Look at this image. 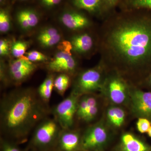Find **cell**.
I'll list each match as a JSON object with an SVG mask.
<instances>
[{
    "instance_id": "cell-17",
    "label": "cell",
    "mask_w": 151,
    "mask_h": 151,
    "mask_svg": "<svg viewBox=\"0 0 151 151\" xmlns=\"http://www.w3.org/2000/svg\"><path fill=\"white\" fill-rule=\"evenodd\" d=\"M36 39L42 47L50 48L58 45L62 41V35L56 28L48 26L39 31Z\"/></svg>"
},
{
    "instance_id": "cell-21",
    "label": "cell",
    "mask_w": 151,
    "mask_h": 151,
    "mask_svg": "<svg viewBox=\"0 0 151 151\" xmlns=\"http://www.w3.org/2000/svg\"><path fill=\"white\" fill-rule=\"evenodd\" d=\"M118 6L121 10L143 9L151 11V0H121Z\"/></svg>"
},
{
    "instance_id": "cell-32",
    "label": "cell",
    "mask_w": 151,
    "mask_h": 151,
    "mask_svg": "<svg viewBox=\"0 0 151 151\" xmlns=\"http://www.w3.org/2000/svg\"><path fill=\"white\" fill-rule=\"evenodd\" d=\"M11 2H12V0H0L1 7L12 4Z\"/></svg>"
},
{
    "instance_id": "cell-30",
    "label": "cell",
    "mask_w": 151,
    "mask_h": 151,
    "mask_svg": "<svg viewBox=\"0 0 151 151\" xmlns=\"http://www.w3.org/2000/svg\"><path fill=\"white\" fill-rule=\"evenodd\" d=\"M58 45L59 50L69 53H73L72 51V45L69 40H62Z\"/></svg>"
},
{
    "instance_id": "cell-15",
    "label": "cell",
    "mask_w": 151,
    "mask_h": 151,
    "mask_svg": "<svg viewBox=\"0 0 151 151\" xmlns=\"http://www.w3.org/2000/svg\"><path fill=\"white\" fill-rule=\"evenodd\" d=\"M81 135L78 129H62L55 151H81Z\"/></svg>"
},
{
    "instance_id": "cell-29",
    "label": "cell",
    "mask_w": 151,
    "mask_h": 151,
    "mask_svg": "<svg viewBox=\"0 0 151 151\" xmlns=\"http://www.w3.org/2000/svg\"><path fill=\"white\" fill-rule=\"evenodd\" d=\"M11 44L8 40L1 39L0 40V55L1 57L8 56L11 53Z\"/></svg>"
},
{
    "instance_id": "cell-4",
    "label": "cell",
    "mask_w": 151,
    "mask_h": 151,
    "mask_svg": "<svg viewBox=\"0 0 151 151\" xmlns=\"http://www.w3.org/2000/svg\"><path fill=\"white\" fill-rule=\"evenodd\" d=\"M107 72L100 62L94 67L81 69L73 78L70 92L79 97L84 94L100 93Z\"/></svg>"
},
{
    "instance_id": "cell-27",
    "label": "cell",
    "mask_w": 151,
    "mask_h": 151,
    "mask_svg": "<svg viewBox=\"0 0 151 151\" xmlns=\"http://www.w3.org/2000/svg\"><path fill=\"white\" fill-rule=\"evenodd\" d=\"M1 151H23L17 143L4 137L1 139Z\"/></svg>"
},
{
    "instance_id": "cell-6",
    "label": "cell",
    "mask_w": 151,
    "mask_h": 151,
    "mask_svg": "<svg viewBox=\"0 0 151 151\" xmlns=\"http://www.w3.org/2000/svg\"><path fill=\"white\" fill-rule=\"evenodd\" d=\"M113 132L102 118L88 125L82 132L81 151L104 150L110 143Z\"/></svg>"
},
{
    "instance_id": "cell-28",
    "label": "cell",
    "mask_w": 151,
    "mask_h": 151,
    "mask_svg": "<svg viewBox=\"0 0 151 151\" xmlns=\"http://www.w3.org/2000/svg\"><path fill=\"white\" fill-rule=\"evenodd\" d=\"M151 126V122L148 119L142 118L137 119L136 127L138 132L142 134L147 133Z\"/></svg>"
},
{
    "instance_id": "cell-20",
    "label": "cell",
    "mask_w": 151,
    "mask_h": 151,
    "mask_svg": "<svg viewBox=\"0 0 151 151\" xmlns=\"http://www.w3.org/2000/svg\"><path fill=\"white\" fill-rule=\"evenodd\" d=\"M73 78L66 73H59L55 76L54 90L59 95L63 96L69 86H71Z\"/></svg>"
},
{
    "instance_id": "cell-5",
    "label": "cell",
    "mask_w": 151,
    "mask_h": 151,
    "mask_svg": "<svg viewBox=\"0 0 151 151\" xmlns=\"http://www.w3.org/2000/svg\"><path fill=\"white\" fill-rule=\"evenodd\" d=\"M62 128L49 116L40 122L32 133L29 145L34 150L49 151L55 149Z\"/></svg>"
},
{
    "instance_id": "cell-16",
    "label": "cell",
    "mask_w": 151,
    "mask_h": 151,
    "mask_svg": "<svg viewBox=\"0 0 151 151\" xmlns=\"http://www.w3.org/2000/svg\"><path fill=\"white\" fill-rule=\"evenodd\" d=\"M116 150L117 151H151V146L135 134L124 132L120 137Z\"/></svg>"
},
{
    "instance_id": "cell-9",
    "label": "cell",
    "mask_w": 151,
    "mask_h": 151,
    "mask_svg": "<svg viewBox=\"0 0 151 151\" xmlns=\"http://www.w3.org/2000/svg\"><path fill=\"white\" fill-rule=\"evenodd\" d=\"M78 98L70 92L64 100L51 108L52 117L63 129L75 128Z\"/></svg>"
},
{
    "instance_id": "cell-11",
    "label": "cell",
    "mask_w": 151,
    "mask_h": 151,
    "mask_svg": "<svg viewBox=\"0 0 151 151\" xmlns=\"http://www.w3.org/2000/svg\"><path fill=\"white\" fill-rule=\"evenodd\" d=\"M79 59L74 53L59 50L47 63L46 68L50 73H66L73 79L81 70Z\"/></svg>"
},
{
    "instance_id": "cell-25",
    "label": "cell",
    "mask_w": 151,
    "mask_h": 151,
    "mask_svg": "<svg viewBox=\"0 0 151 151\" xmlns=\"http://www.w3.org/2000/svg\"><path fill=\"white\" fill-rule=\"evenodd\" d=\"M121 0H101L102 19L115 12Z\"/></svg>"
},
{
    "instance_id": "cell-14",
    "label": "cell",
    "mask_w": 151,
    "mask_h": 151,
    "mask_svg": "<svg viewBox=\"0 0 151 151\" xmlns=\"http://www.w3.org/2000/svg\"><path fill=\"white\" fill-rule=\"evenodd\" d=\"M106 104L103 117L105 123L113 132L124 128L127 123L128 109L125 107Z\"/></svg>"
},
{
    "instance_id": "cell-19",
    "label": "cell",
    "mask_w": 151,
    "mask_h": 151,
    "mask_svg": "<svg viewBox=\"0 0 151 151\" xmlns=\"http://www.w3.org/2000/svg\"><path fill=\"white\" fill-rule=\"evenodd\" d=\"M54 73H49L37 89L38 94L41 99L47 104L49 103L54 89V81L55 76Z\"/></svg>"
},
{
    "instance_id": "cell-1",
    "label": "cell",
    "mask_w": 151,
    "mask_h": 151,
    "mask_svg": "<svg viewBox=\"0 0 151 151\" xmlns=\"http://www.w3.org/2000/svg\"><path fill=\"white\" fill-rule=\"evenodd\" d=\"M120 10L99 27V62L140 87L151 71V11Z\"/></svg>"
},
{
    "instance_id": "cell-24",
    "label": "cell",
    "mask_w": 151,
    "mask_h": 151,
    "mask_svg": "<svg viewBox=\"0 0 151 151\" xmlns=\"http://www.w3.org/2000/svg\"><path fill=\"white\" fill-rule=\"evenodd\" d=\"M29 46V42L24 40H17L11 44V53L16 58L24 56Z\"/></svg>"
},
{
    "instance_id": "cell-23",
    "label": "cell",
    "mask_w": 151,
    "mask_h": 151,
    "mask_svg": "<svg viewBox=\"0 0 151 151\" xmlns=\"http://www.w3.org/2000/svg\"><path fill=\"white\" fill-rule=\"evenodd\" d=\"M12 4L2 7L0 9V32L6 34L11 30L12 27L11 9Z\"/></svg>"
},
{
    "instance_id": "cell-22",
    "label": "cell",
    "mask_w": 151,
    "mask_h": 151,
    "mask_svg": "<svg viewBox=\"0 0 151 151\" xmlns=\"http://www.w3.org/2000/svg\"><path fill=\"white\" fill-rule=\"evenodd\" d=\"M68 0H35L36 6L42 12H58L66 3Z\"/></svg>"
},
{
    "instance_id": "cell-13",
    "label": "cell",
    "mask_w": 151,
    "mask_h": 151,
    "mask_svg": "<svg viewBox=\"0 0 151 151\" xmlns=\"http://www.w3.org/2000/svg\"><path fill=\"white\" fill-rule=\"evenodd\" d=\"M42 12L37 6L20 7L15 12V18L21 29L26 32L37 26L40 21Z\"/></svg>"
},
{
    "instance_id": "cell-3",
    "label": "cell",
    "mask_w": 151,
    "mask_h": 151,
    "mask_svg": "<svg viewBox=\"0 0 151 151\" xmlns=\"http://www.w3.org/2000/svg\"><path fill=\"white\" fill-rule=\"evenodd\" d=\"M107 71L99 94L105 104L119 105L128 109L131 84L116 71Z\"/></svg>"
},
{
    "instance_id": "cell-37",
    "label": "cell",
    "mask_w": 151,
    "mask_h": 151,
    "mask_svg": "<svg viewBox=\"0 0 151 151\" xmlns=\"http://www.w3.org/2000/svg\"></svg>"
},
{
    "instance_id": "cell-31",
    "label": "cell",
    "mask_w": 151,
    "mask_h": 151,
    "mask_svg": "<svg viewBox=\"0 0 151 151\" xmlns=\"http://www.w3.org/2000/svg\"><path fill=\"white\" fill-rule=\"evenodd\" d=\"M140 87H146L151 91V71Z\"/></svg>"
},
{
    "instance_id": "cell-33",
    "label": "cell",
    "mask_w": 151,
    "mask_h": 151,
    "mask_svg": "<svg viewBox=\"0 0 151 151\" xmlns=\"http://www.w3.org/2000/svg\"><path fill=\"white\" fill-rule=\"evenodd\" d=\"M35 0H12V5L15 4L16 3H26L30 1H35Z\"/></svg>"
},
{
    "instance_id": "cell-18",
    "label": "cell",
    "mask_w": 151,
    "mask_h": 151,
    "mask_svg": "<svg viewBox=\"0 0 151 151\" xmlns=\"http://www.w3.org/2000/svg\"><path fill=\"white\" fill-rule=\"evenodd\" d=\"M67 3L76 8L86 12L91 16L102 19L101 0H68Z\"/></svg>"
},
{
    "instance_id": "cell-12",
    "label": "cell",
    "mask_w": 151,
    "mask_h": 151,
    "mask_svg": "<svg viewBox=\"0 0 151 151\" xmlns=\"http://www.w3.org/2000/svg\"><path fill=\"white\" fill-rule=\"evenodd\" d=\"M7 66V74L10 84L19 86L26 81L37 69L38 65L24 57L12 60Z\"/></svg>"
},
{
    "instance_id": "cell-2",
    "label": "cell",
    "mask_w": 151,
    "mask_h": 151,
    "mask_svg": "<svg viewBox=\"0 0 151 151\" xmlns=\"http://www.w3.org/2000/svg\"><path fill=\"white\" fill-rule=\"evenodd\" d=\"M51 114L49 104L41 99L37 89L17 88L3 94L0 101V131L3 137L22 142L38 124Z\"/></svg>"
},
{
    "instance_id": "cell-8",
    "label": "cell",
    "mask_w": 151,
    "mask_h": 151,
    "mask_svg": "<svg viewBox=\"0 0 151 151\" xmlns=\"http://www.w3.org/2000/svg\"><path fill=\"white\" fill-rule=\"evenodd\" d=\"M91 16L67 3L58 12L60 22L73 33L96 27Z\"/></svg>"
},
{
    "instance_id": "cell-7",
    "label": "cell",
    "mask_w": 151,
    "mask_h": 151,
    "mask_svg": "<svg viewBox=\"0 0 151 151\" xmlns=\"http://www.w3.org/2000/svg\"><path fill=\"white\" fill-rule=\"evenodd\" d=\"M72 51L80 59L89 58L98 53L100 45L99 27L74 33L69 39Z\"/></svg>"
},
{
    "instance_id": "cell-36",
    "label": "cell",
    "mask_w": 151,
    "mask_h": 151,
    "mask_svg": "<svg viewBox=\"0 0 151 151\" xmlns=\"http://www.w3.org/2000/svg\"><path fill=\"white\" fill-rule=\"evenodd\" d=\"M33 151H37L34 150Z\"/></svg>"
},
{
    "instance_id": "cell-35",
    "label": "cell",
    "mask_w": 151,
    "mask_h": 151,
    "mask_svg": "<svg viewBox=\"0 0 151 151\" xmlns=\"http://www.w3.org/2000/svg\"><path fill=\"white\" fill-rule=\"evenodd\" d=\"M104 151V150H96V151Z\"/></svg>"
},
{
    "instance_id": "cell-10",
    "label": "cell",
    "mask_w": 151,
    "mask_h": 151,
    "mask_svg": "<svg viewBox=\"0 0 151 151\" xmlns=\"http://www.w3.org/2000/svg\"><path fill=\"white\" fill-rule=\"evenodd\" d=\"M128 109L134 118H145L151 122V91L131 84Z\"/></svg>"
},
{
    "instance_id": "cell-34",
    "label": "cell",
    "mask_w": 151,
    "mask_h": 151,
    "mask_svg": "<svg viewBox=\"0 0 151 151\" xmlns=\"http://www.w3.org/2000/svg\"><path fill=\"white\" fill-rule=\"evenodd\" d=\"M147 133V134L148 135L149 137L151 138V126Z\"/></svg>"
},
{
    "instance_id": "cell-26",
    "label": "cell",
    "mask_w": 151,
    "mask_h": 151,
    "mask_svg": "<svg viewBox=\"0 0 151 151\" xmlns=\"http://www.w3.org/2000/svg\"><path fill=\"white\" fill-rule=\"evenodd\" d=\"M28 60L31 62L37 63L48 62V58L45 55L40 52L36 50H32L26 53V56L24 57Z\"/></svg>"
}]
</instances>
